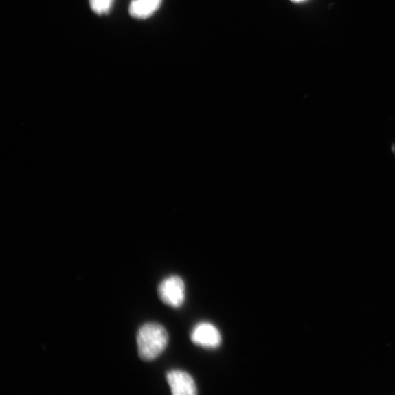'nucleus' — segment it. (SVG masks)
Masks as SVG:
<instances>
[{"label":"nucleus","mask_w":395,"mask_h":395,"mask_svg":"<svg viewBox=\"0 0 395 395\" xmlns=\"http://www.w3.org/2000/svg\"><path fill=\"white\" fill-rule=\"evenodd\" d=\"M163 0H132L129 6L131 16L146 19L155 14L162 5Z\"/></svg>","instance_id":"5"},{"label":"nucleus","mask_w":395,"mask_h":395,"mask_svg":"<svg viewBox=\"0 0 395 395\" xmlns=\"http://www.w3.org/2000/svg\"><path fill=\"white\" fill-rule=\"evenodd\" d=\"M291 1L295 3H302L306 1V0H291Z\"/></svg>","instance_id":"7"},{"label":"nucleus","mask_w":395,"mask_h":395,"mask_svg":"<svg viewBox=\"0 0 395 395\" xmlns=\"http://www.w3.org/2000/svg\"><path fill=\"white\" fill-rule=\"evenodd\" d=\"M139 357L148 362L161 356L168 343V335L164 327L157 323L144 324L137 336Z\"/></svg>","instance_id":"1"},{"label":"nucleus","mask_w":395,"mask_h":395,"mask_svg":"<svg viewBox=\"0 0 395 395\" xmlns=\"http://www.w3.org/2000/svg\"><path fill=\"white\" fill-rule=\"evenodd\" d=\"M190 339L194 344L207 348H216L222 341L217 327L208 322L196 324L191 331Z\"/></svg>","instance_id":"3"},{"label":"nucleus","mask_w":395,"mask_h":395,"mask_svg":"<svg viewBox=\"0 0 395 395\" xmlns=\"http://www.w3.org/2000/svg\"><path fill=\"white\" fill-rule=\"evenodd\" d=\"M158 296L169 307L179 308L185 301V285L184 280L171 275L164 278L157 288Z\"/></svg>","instance_id":"2"},{"label":"nucleus","mask_w":395,"mask_h":395,"mask_svg":"<svg viewBox=\"0 0 395 395\" xmlns=\"http://www.w3.org/2000/svg\"><path fill=\"white\" fill-rule=\"evenodd\" d=\"M166 380L174 395H196L198 393L194 379L185 371H169Z\"/></svg>","instance_id":"4"},{"label":"nucleus","mask_w":395,"mask_h":395,"mask_svg":"<svg viewBox=\"0 0 395 395\" xmlns=\"http://www.w3.org/2000/svg\"><path fill=\"white\" fill-rule=\"evenodd\" d=\"M115 0H89V5L93 12L99 16L110 12Z\"/></svg>","instance_id":"6"}]
</instances>
